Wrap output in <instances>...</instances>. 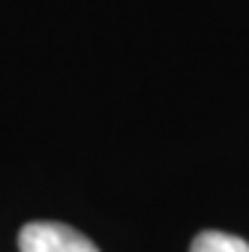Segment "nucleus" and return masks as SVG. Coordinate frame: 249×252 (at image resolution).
<instances>
[{
	"label": "nucleus",
	"instance_id": "nucleus-1",
	"mask_svg": "<svg viewBox=\"0 0 249 252\" xmlns=\"http://www.w3.org/2000/svg\"><path fill=\"white\" fill-rule=\"evenodd\" d=\"M18 252H99L96 243L63 222H30L18 231Z\"/></svg>",
	"mask_w": 249,
	"mask_h": 252
},
{
	"label": "nucleus",
	"instance_id": "nucleus-2",
	"mask_svg": "<svg viewBox=\"0 0 249 252\" xmlns=\"http://www.w3.org/2000/svg\"><path fill=\"white\" fill-rule=\"evenodd\" d=\"M189 252H249V243L228 231H201Z\"/></svg>",
	"mask_w": 249,
	"mask_h": 252
}]
</instances>
